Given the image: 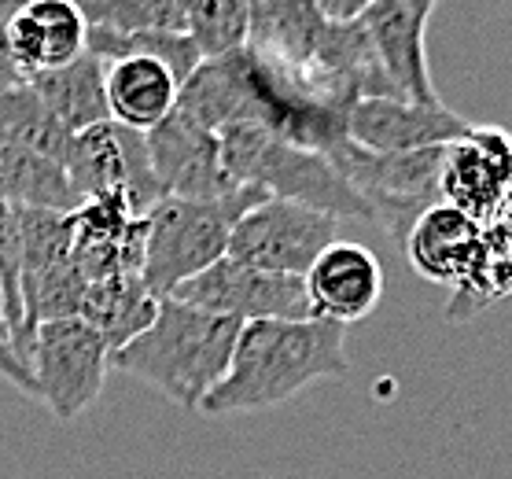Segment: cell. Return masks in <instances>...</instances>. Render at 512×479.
<instances>
[{
    "mask_svg": "<svg viewBox=\"0 0 512 479\" xmlns=\"http://www.w3.org/2000/svg\"><path fill=\"white\" fill-rule=\"evenodd\" d=\"M428 19L431 15L413 12L398 0H373L369 12L361 15L387 78L395 82V89L406 100H417V104L439 100L428 74V48H424Z\"/></svg>",
    "mask_w": 512,
    "mask_h": 479,
    "instance_id": "cell-16",
    "label": "cell"
},
{
    "mask_svg": "<svg viewBox=\"0 0 512 479\" xmlns=\"http://www.w3.org/2000/svg\"><path fill=\"white\" fill-rule=\"evenodd\" d=\"M314 0H247V52L280 71L303 74L325 30Z\"/></svg>",
    "mask_w": 512,
    "mask_h": 479,
    "instance_id": "cell-17",
    "label": "cell"
},
{
    "mask_svg": "<svg viewBox=\"0 0 512 479\" xmlns=\"http://www.w3.org/2000/svg\"><path fill=\"white\" fill-rule=\"evenodd\" d=\"M26 365L34 373L37 398L59 421H74L104 391L111 347L82 317H52L34 328Z\"/></svg>",
    "mask_w": 512,
    "mask_h": 479,
    "instance_id": "cell-6",
    "label": "cell"
},
{
    "mask_svg": "<svg viewBox=\"0 0 512 479\" xmlns=\"http://www.w3.org/2000/svg\"><path fill=\"white\" fill-rule=\"evenodd\" d=\"M185 34L203 59L229 56L247 45V0H181Z\"/></svg>",
    "mask_w": 512,
    "mask_h": 479,
    "instance_id": "cell-23",
    "label": "cell"
},
{
    "mask_svg": "<svg viewBox=\"0 0 512 479\" xmlns=\"http://www.w3.org/2000/svg\"><path fill=\"white\" fill-rule=\"evenodd\" d=\"M512 185V133L501 126H468L461 141L446 144L439 170L443 203L487 222L501 192Z\"/></svg>",
    "mask_w": 512,
    "mask_h": 479,
    "instance_id": "cell-12",
    "label": "cell"
},
{
    "mask_svg": "<svg viewBox=\"0 0 512 479\" xmlns=\"http://www.w3.org/2000/svg\"><path fill=\"white\" fill-rule=\"evenodd\" d=\"M155 306H159V295H152L140 273H111V277L85 284L78 317L107 339L111 351H118L140 328H148Z\"/></svg>",
    "mask_w": 512,
    "mask_h": 479,
    "instance_id": "cell-20",
    "label": "cell"
},
{
    "mask_svg": "<svg viewBox=\"0 0 512 479\" xmlns=\"http://www.w3.org/2000/svg\"><path fill=\"white\" fill-rule=\"evenodd\" d=\"M144 141H148V159H152L155 181L163 188V196L222 199L233 196L236 188H244L225 170L218 133L199 126L196 118H188L177 107L159 126L144 133Z\"/></svg>",
    "mask_w": 512,
    "mask_h": 479,
    "instance_id": "cell-10",
    "label": "cell"
},
{
    "mask_svg": "<svg viewBox=\"0 0 512 479\" xmlns=\"http://www.w3.org/2000/svg\"><path fill=\"white\" fill-rule=\"evenodd\" d=\"M174 295L185 299V303L199 306V310L233 317L240 325H247V321L314 317L310 299H306L303 277L247 266V262H240L233 255H222L218 262H210L203 273L188 277Z\"/></svg>",
    "mask_w": 512,
    "mask_h": 479,
    "instance_id": "cell-8",
    "label": "cell"
},
{
    "mask_svg": "<svg viewBox=\"0 0 512 479\" xmlns=\"http://www.w3.org/2000/svg\"><path fill=\"white\" fill-rule=\"evenodd\" d=\"M306 299L314 317H328L336 325H354L369 317L384 295V269L369 247L354 240H336L306 269Z\"/></svg>",
    "mask_w": 512,
    "mask_h": 479,
    "instance_id": "cell-14",
    "label": "cell"
},
{
    "mask_svg": "<svg viewBox=\"0 0 512 479\" xmlns=\"http://www.w3.org/2000/svg\"><path fill=\"white\" fill-rule=\"evenodd\" d=\"M373 0H314V8L325 15L328 23H354L369 12Z\"/></svg>",
    "mask_w": 512,
    "mask_h": 479,
    "instance_id": "cell-27",
    "label": "cell"
},
{
    "mask_svg": "<svg viewBox=\"0 0 512 479\" xmlns=\"http://www.w3.org/2000/svg\"><path fill=\"white\" fill-rule=\"evenodd\" d=\"M67 174L78 188V196H107V192H126L140 214H148L152 203L163 199V188L155 181L148 141L144 133L118 122H96L78 133H70L67 148Z\"/></svg>",
    "mask_w": 512,
    "mask_h": 479,
    "instance_id": "cell-9",
    "label": "cell"
},
{
    "mask_svg": "<svg viewBox=\"0 0 512 479\" xmlns=\"http://www.w3.org/2000/svg\"><path fill=\"white\" fill-rule=\"evenodd\" d=\"M85 23L104 30H181L185 34V8L181 0H78Z\"/></svg>",
    "mask_w": 512,
    "mask_h": 479,
    "instance_id": "cell-24",
    "label": "cell"
},
{
    "mask_svg": "<svg viewBox=\"0 0 512 479\" xmlns=\"http://www.w3.org/2000/svg\"><path fill=\"white\" fill-rule=\"evenodd\" d=\"M41 104L56 115V122L70 133L85 126L107 122V93H104V59L93 56L85 48L78 59H70L63 67L41 71L30 78Z\"/></svg>",
    "mask_w": 512,
    "mask_h": 479,
    "instance_id": "cell-19",
    "label": "cell"
},
{
    "mask_svg": "<svg viewBox=\"0 0 512 479\" xmlns=\"http://www.w3.org/2000/svg\"><path fill=\"white\" fill-rule=\"evenodd\" d=\"M0 376L8 380V384H15L19 391H26L30 398H37V387H34V373H30V365L15 354L12 339L0 332Z\"/></svg>",
    "mask_w": 512,
    "mask_h": 479,
    "instance_id": "cell-26",
    "label": "cell"
},
{
    "mask_svg": "<svg viewBox=\"0 0 512 479\" xmlns=\"http://www.w3.org/2000/svg\"><path fill=\"white\" fill-rule=\"evenodd\" d=\"M0 199L15 207L59 214L82 207V196L70 181L67 166L19 144H0Z\"/></svg>",
    "mask_w": 512,
    "mask_h": 479,
    "instance_id": "cell-21",
    "label": "cell"
},
{
    "mask_svg": "<svg viewBox=\"0 0 512 479\" xmlns=\"http://www.w3.org/2000/svg\"><path fill=\"white\" fill-rule=\"evenodd\" d=\"M398 4H406V8H413V12H420V15H431L439 0H398Z\"/></svg>",
    "mask_w": 512,
    "mask_h": 479,
    "instance_id": "cell-28",
    "label": "cell"
},
{
    "mask_svg": "<svg viewBox=\"0 0 512 479\" xmlns=\"http://www.w3.org/2000/svg\"><path fill=\"white\" fill-rule=\"evenodd\" d=\"M339 240V218L299 199L266 196L236 218L225 255L247 266L306 277L314 258Z\"/></svg>",
    "mask_w": 512,
    "mask_h": 479,
    "instance_id": "cell-7",
    "label": "cell"
},
{
    "mask_svg": "<svg viewBox=\"0 0 512 479\" xmlns=\"http://www.w3.org/2000/svg\"><path fill=\"white\" fill-rule=\"evenodd\" d=\"M0 144H19L30 152H41L56 163H67L70 129L56 122V115L41 104L30 78L8 85L0 93Z\"/></svg>",
    "mask_w": 512,
    "mask_h": 479,
    "instance_id": "cell-22",
    "label": "cell"
},
{
    "mask_svg": "<svg viewBox=\"0 0 512 479\" xmlns=\"http://www.w3.org/2000/svg\"><path fill=\"white\" fill-rule=\"evenodd\" d=\"M85 23L78 0H26L4 30V56L34 78L85 52Z\"/></svg>",
    "mask_w": 512,
    "mask_h": 479,
    "instance_id": "cell-15",
    "label": "cell"
},
{
    "mask_svg": "<svg viewBox=\"0 0 512 479\" xmlns=\"http://www.w3.org/2000/svg\"><path fill=\"white\" fill-rule=\"evenodd\" d=\"M472 122L450 111L443 100L417 104L402 96H361L347 111V141L369 152H417L435 144H454Z\"/></svg>",
    "mask_w": 512,
    "mask_h": 479,
    "instance_id": "cell-11",
    "label": "cell"
},
{
    "mask_svg": "<svg viewBox=\"0 0 512 479\" xmlns=\"http://www.w3.org/2000/svg\"><path fill=\"white\" fill-rule=\"evenodd\" d=\"M402 251L409 255V266L417 269L424 281L443 284L454 292L457 284H465L476 266L487 258L490 236L483 222L468 218L465 211H457L450 203H435L420 214L413 229H409Z\"/></svg>",
    "mask_w": 512,
    "mask_h": 479,
    "instance_id": "cell-13",
    "label": "cell"
},
{
    "mask_svg": "<svg viewBox=\"0 0 512 479\" xmlns=\"http://www.w3.org/2000/svg\"><path fill=\"white\" fill-rule=\"evenodd\" d=\"M509 295H512V251L501 247L498 240L490 236L487 258L479 262L476 273H472L465 284L454 288L450 306H446V317H450V321H468V317H476L479 310H487V306L501 303V299H509Z\"/></svg>",
    "mask_w": 512,
    "mask_h": 479,
    "instance_id": "cell-25",
    "label": "cell"
},
{
    "mask_svg": "<svg viewBox=\"0 0 512 479\" xmlns=\"http://www.w3.org/2000/svg\"><path fill=\"white\" fill-rule=\"evenodd\" d=\"M177 89L181 82L163 59L122 56L104 63L107 115L111 122L137 129V133H148L174 111Z\"/></svg>",
    "mask_w": 512,
    "mask_h": 479,
    "instance_id": "cell-18",
    "label": "cell"
},
{
    "mask_svg": "<svg viewBox=\"0 0 512 479\" xmlns=\"http://www.w3.org/2000/svg\"><path fill=\"white\" fill-rule=\"evenodd\" d=\"M240 321L210 314L199 306L163 295L148 328L111 351V369L137 376L140 384L163 391L170 402L199 409L229 369Z\"/></svg>",
    "mask_w": 512,
    "mask_h": 479,
    "instance_id": "cell-2",
    "label": "cell"
},
{
    "mask_svg": "<svg viewBox=\"0 0 512 479\" xmlns=\"http://www.w3.org/2000/svg\"><path fill=\"white\" fill-rule=\"evenodd\" d=\"M222 141L225 170L233 174L236 185H255L266 196L299 199L317 211L354 218V222H373L365 199L343 181L336 163L317 148L295 144L258 122H233L218 129Z\"/></svg>",
    "mask_w": 512,
    "mask_h": 479,
    "instance_id": "cell-3",
    "label": "cell"
},
{
    "mask_svg": "<svg viewBox=\"0 0 512 479\" xmlns=\"http://www.w3.org/2000/svg\"><path fill=\"white\" fill-rule=\"evenodd\" d=\"M443 155L446 144L417 152H369L354 141H343L328 152V159L336 163L343 181L365 199L373 222L402 247L413 222L443 199L439 196Z\"/></svg>",
    "mask_w": 512,
    "mask_h": 479,
    "instance_id": "cell-5",
    "label": "cell"
},
{
    "mask_svg": "<svg viewBox=\"0 0 512 479\" xmlns=\"http://www.w3.org/2000/svg\"><path fill=\"white\" fill-rule=\"evenodd\" d=\"M266 192L255 185L236 188L222 199H181L163 196L144 214V262L140 277L152 295H174L188 277L218 262L229 247L236 218L262 203Z\"/></svg>",
    "mask_w": 512,
    "mask_h": 479,
    "instance_id": "cell-4",
    "label": "cell"
},
{
    "mask_svg": "<svg viewBox=\"0 0 512 479\" xmlns=\"http://www.w3.org/2000/svg\"><path fill=\"white\" fill-rule=\"evenodd\" d=\"M347 373V325L328 317L247 321L236 332L229 369L199 402L203 417L258 413L303 395L317 380Z\"/></svg>",
    "mask_w": 512,
    "mask_h": 479,
    "instance_id": "cell-1",
    "label": "cell"
}]
</instances>
